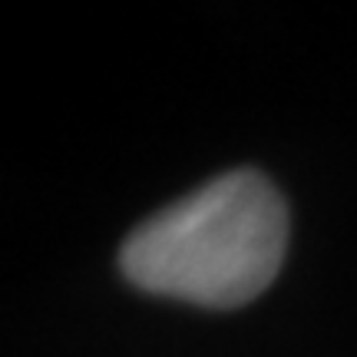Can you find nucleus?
Here are the masks:
<instances>
[{"label":"nucleus","mask_w":357,"mask_h":357,"mask_svg":"<svg viewBox=\"0 0 357 357\" xmlns=\"http://www.w3.org/2000/svg\"><path fill=\"white\" fill-rule=\"evenodd\" d=\"M288 248V205L255 169H235L146 218L123 242L136 288L202 307H238L275 281Z\"/></svg>","instance_id":"f257e3e1"}]
</instances>
